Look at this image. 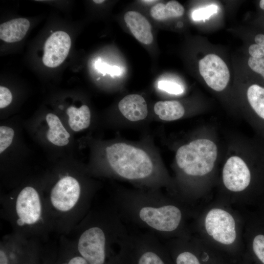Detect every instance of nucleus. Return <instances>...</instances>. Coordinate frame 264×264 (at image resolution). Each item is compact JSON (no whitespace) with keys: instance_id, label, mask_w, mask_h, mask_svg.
Instances as JSON below:
<instances>
[{"instance_id":"2f4dec72","label":"nucleus","mask_w":264,"mask_h":264,"mask_svg":"<svg viewBox=\"0 0 264 264\" xmlns=\"http://www.w3.org/2000/svg\"><path fill=\"white\" fill-rule=\"evenodd\" d=\"M141 1H142V2H144V3H153V2H156V1H157V0H142Z\"/></svg>"},{"instance_id":"20e7f679","label":"nucleus","mask_w":264,"mask_h":264,"mask_svg":"<svg viewBox=\"0 0 264 264\" xmlns=\"http://www.w3.org/2000/svg\"><path fill=\"white\" fill-rule=\"evenodd\" d=\"M106 152L112 171L121 178L143 181L156 176L151 158L141 148L125 143H116L107 147Z\"/></svg>"},{"instance_id":"39448f33","label":"nucleus","mask_w":264,"mask_h":264,"mask_svg":"<svg viewBox=\"0 0 264 264\" xmlns=\"http://www.w3.org/2000/svg\"><path fill=\"white\" fill-rule=\"evenodd\" d=\"M218 156V147L213 141L200 138L180 146L176 160L178 167L190 176H202L213 170Z\"/></svg>"},{"instance_id":"4468645a","label":"nucleus","mask_w":264,"mask_h":264,"mask_svg":"<svg viewBox=\"0 0 264 264\" xmlns=\"http://www.w3.org/2000/svg\"><path fill=\"white\" fill-rule=\"evenodd\" d=\"M29 27V21L23 18L3 22L0 25V38L8 43L20 41L25 36Z\"/></svg>"},{"instance_id":"423d86ee","label":"nucleus","mask_w":264,"mask_h":264,"mask_svg":"<svg viewBox=\"0 0 264 264\" xmlns=\"http://www.w3.org/2000/svg\"><path fill=\"white\" fill-rule=\"evenodd\" d=\"M50 257L37 239L14 233L0 242V264H47Z\"/></svg>"},{"instance_id":"c756f323","label":"nucleus","mask_w":264,"mask_h":264,"mask_svg":"<svg viewBox=\"0 0 264 264\" xmlns=\"http://www.w3.org/2000/svg\"><path fill=\"white\" fill-rule=\"evenodd\" d=\"M255 42L256 44L264 45V35L262 34H257L254 38Z\"/></svg>"},{"instance_id":"473e14b6","label":"nucleus","mask_w":264,"mask_h":264,"mask_svg":"<svg viewBox=\"0 0 264 264\" xmlns=\"http://www.w3.org/2000/svg\"><path fill=\"white\" fill-rule=\"evenodd\" d=\"M93 1L96 3L100 4L104 2L105 0H94Z\"/></svg>"},{"instance_id":"b1692460","label":"nucleus","mask_w":264,"mask_h":264,"mask_svg":"<svg viewBox=\"0 0 264 264\" xmlns=\"http://www.w3.org/2000/svg\"><path fill=\"white\" fill-rule=\"evenodd\" d=\"M95 67L104 76L106 73L113 77L115 75H120L121 73L120 68L117 66H110L108 64L102 62L101 59H98L95 63Z\"/></svg>"},{"instance_id":"c85d7f7f","label":"nucleus","mask_w":264,"mask_h":264,"mask_svg":"<svg viewBox=\"0 0 264 264\" xmlns=\"http://www.w3.org/2000/svg\"><path fill=\"white\" fill-rule=\"evenodd\" d=\"M248 51L251 57L254 58L264 57V44H253L249 46Z\"/></svg>"},{"instance_id":"72a5a7b5","label":"nucleus","mask_w":264,"mask_h":264,"mask_svg":"<svg viewBox=\"0 0 264 264\" xmlns=\"http://www.w3.org/2000/svg\"><path fill=\"white\" fill-rule=\"evenodd\" d=\"M54 257H51L47 264H53V261L54 260Z\"/></svg>"},{"instance_id":"ddd939ff","label":"nucleus","mask_w":264,"mask_h":264,"mask_svg":"<svg viewBox=\"0 0 264 264\" xmlns=\"http://www.w3.org/2000/svg\"><path fill=\"white\" fill-rule=\"evenodd\" d=\"M118 108L122 114L131 121L143 120L148 114L146 102L139 94L126 96L119 102Z\"/></svg>"},{"instance_id":"2eb2a0df","label":"nucleus","mask_w":264,"mask_h":264,"mask_svg":"<svg viewBox=\"0 0 264 264\" xmlns=\"http://www.w3.org/2000/svg\"><path fill=\"white\" fill-rule=\"evenodd\" d=\"M46 121L49 129L46 134L47 139L58 146H64L68 142L70 134L63 126L59 117L49 113L46 115Z\"/></svg>"},{"instance_id":"f3484780","label":"nucleus","mask_w":264,"mask_h":264,"mask_svg":"<svg viewBox=\"0 0 264 264\" xmlns=\"http://www.w3.org/2000/svg\"><path fill=\"white\" fill-rule=\"evenodd\" d=\"M154 111L164 121H171L181 118L185 112L183 106L177 101H159L154 105Z\"/></svg>"},{"instance_id":"a211bd4d","label":"nucleus","mask_w":264,"mask_h":264,"mask_svg":"<svg viewBox=\"0 0 264 264\" xmlns=\"http://www.w3.org/2000/svg\"><path fill=\"white\" fill-rule=\"evenodd\" d=\"M66 113L69 117L68 124L75 132H79L87 128L90 122V111L85 105L77 108L70 106L67 108Z\"/></svg>"},{"instance_id":"1a4fd4ad","label":"nucleus","mask_w":264,"mask_h":264,"mask_svg":"<svg viewBox=\"0 0 264 264\" xmlns=\"http://www.w3.org/2000/svg\"><path fill=\"white\" fill-rule=\"evenodd\" d=\"M200 75L212 89L220 91L227 86L230 73L225 62L218 55L209 54L198 63Z\"/></svg>"},{"instance_id":"f257e3e1","label":"nucleus","mask_w":264,"mask_h":264,"mask_svg":"<svg viewBox=\"0 0 264 264\" xmlns=\"http://www.w3.org/2000/svg\"><path fill=\"white\" fill-rule=\"evenodd\" d=\"M115 207L89 211L75 227L73 243L89 264H121L122 247L129 235Z\"/></svg>"},{"instance_id":"dca6fc26","label":"nucleus","mask_w":264,"mask_h":264,"mask_svg":"<svg viewBox=\"0 0 264 264\" xmlns=\"http://www.w3.org/2000/svg\"><path fill=\"white\" fill-rule=\"evenodd\" d=\"M247 97L259 126L264 131V88L257 84L252 85L247 89Z\"/></svg>"},{"instance_id":"cd10ccee","label":"nucleus","mask_w":264,"mask_h":264,"mask_svg":"<svg viewBox=\"0 0 264 264\" xmlns=\"http://www.w3.org/2000/svg\"><path fill=\"white\" fill-rule=\"evenodd\" d=\"M12 95L10 90L4 87H0V108L8 106L12 102Z\"/></svg>"},{"instance_id":"4be33fe9","label":"nucleus","mask_w":264,"mask_h":264,"mask_svg":"<svg viewBox=\"0 0 264 264\" xmlns=\"http://www.w3.org/2000/svg\"><path fill=\"white\" fill-rule=\"evenodd\" d=\"M218 7L215 5H210L206 7L195 10L192 17L194 21L204 20L208 19L218 11Z\"/></svg>"},{"instance_id":"9d476101","label":"nucleus","mask_w":264,"mask_h":264,"mask_svg":"<svg viewBox=\"0 0 264 264\" xmlns=\"http://www.w3.org/2000/svg\"><path fill=\"white\" fill-rule=\"evenodd\" d=\"M251 172L243 159L236 155L228 158L222 170V180L226 188L233 192L245 189L251 181Z\"/></svg>"},{"instance_id":"0eeeda50","label":"nucleus","mask_w":264,"mask_h":264,"mask_svg":"<svg viewBox=\"0 0 264 264\" xmlns=\"http://www.w3.org/2000/svg\"><path fill=\"white\" fill-rule=\"evenodd\" d=\"M122 250V264H167L160 242L151 232L129 234Z\"/></svg>"},{"instance_id":"9b49d317","label":"nucleus","mask_w":264,"mask_h":264,"mask_svg":"<svg viewBox=\"0 0 264 264\" xmlns=\"http://www.w3.org/2000/svg\"><path fill=\"white\" fill-rule=\"evenodd\" d=\"M71 45L70 38L66 32L57 31L52 33L44 44L42 58L44 64L52 68L60 65L68 54Z\"/></svg>"},{"instance_id":"7c9ffc66","label":"nucleus","mask_w":264,"mask_h":264,"mask_svg":"<svg viewBox=\"0 0 264 264\" xmlns=\"http://www.w3.org/2000/svg\"><path fill=\"white\" fill-rule=\"evenodd\" d=\"M259 5L261 8L264 10V0H261L260 1Z\"/></svg>"},{"instance_id":"a878e982","label":"nucleus","mask_w":264,"mask_h":264,"mask_svg":"<svg viewBox=\"0 0 264 264\" xmlns=\"http://www.w3.org/2000/svg\"><path fill=\"white\" fill-rule=\"evenodd\" d=\"M176 264H200L198 259L189 251H183L178 254Z\"/></svg>"},{"instance_id":"412c9836","label":"nucleus","mask_w":264,"mask_h":264,"mask_svg":"<svg viewBox=\"0 0 264 264\" xmlns=\"http://www.w3.org/2000/svg\"><path fill=\"white\" fill-rule=\"evenodd\" d=\"M14 135V130L7 126L0 127V153H2L11 144Z\"/></svg>"},{"instance_id":"6ab92c4d","label":"nucleus","mask_w":264,"mask_h":264,"mask_svg":"<svg viewBox=\"0 0 264 264\" xmlns=\"http://www.w3.org/2000/svg\"><path fill=\"white\" fill-rule=\"evenodd\" d=\"M183 6L176 0H171L166 4L159 2L153 6L150 10L151 16L156 20H165L183 15Z\"/></svg>"},{"instance_id":"7ed1b4c3","label":"nucleus","mask_w":264,"mask_h":264,"mask_svg":"<svg viewBox=\"0 0 264 264\" xmlns=\"http://www.w3.org/2000/svg\"><path fill=\"white\" fill-rule=\"evenodd\" d=\"M2 205L15 233L39 240L53 230L45 200L33 187H24L15 197L11 196L9 201L2 202Z\"/></svg>"},{"instance_id":"aec40b11","label":"nucleus","mask_w":264,"mask_h":264,"mask_svg":"<svg viewBox=\"0 0 264 264\" xmlns=\"http://www.w3.org/2000/svg\"><path fill=\"white\" fill-rule=\"evenodd\" d=\"M53 264H89L77 251L72 241H64Z\"/></svg>"},{"instance_id":"f8f14e48","label":"nucleus","mask_w":264,"mask_h":264,"mask_svg":"<svg viewBox=\"0 0 264 264\" xmlns=\"http://www.w3.org/2000/svg\"><path fill=\"white\" fill-rule=\"evenodd\" d=\"M124 19L131 32L138 41L145 44L152 43V26L144 16L136 11H129L124 15Z\"/></svg>"},{"instance_id":"f03ea898","label":"nucleus","mask_w":264,"mask_h":264,"mask_svg":"<svg viewBox=\"0 0 264 264\" xmlns=\"http://www.w3.org/2000/svg\"><path fill=\"white\" fill-rule=\"evenodd\" d=\"M115 204L121 217L154 234L176 230L182 219L178 207L163 201L160 196L154 194H127L118 198Z\"/></svg>"},{"instance_id":"6e6552de","label":"nucleus","mask_w":264,"mask_h":264,"mask_svg":"<svg viewBox=\"0 0 264 264\" xmlns=\"http://www.w3.org/2000/svg\"><path fill=\"white\" fill-rule=\"evenodd\" d=\"M205 225L207 233L216 241L230 244L235 241V222L232 215L226 211L219 208L211 209L206 217Z\"/></svg>"},{"instance_id":"393cba45","label":"nucleus","mask_w":264,"mask_h":264,"mask_svg":"<svg viewBox=\"0 0 264 264\" xmlns=\"http://www.w3.org/2000/svg\"><path fill=\"white\" fill-rule=\"evenodd\" d=\"M253 248L257 257L264 264V235L260 234L254 238Z\"/></svg>"},{"instance_id":"5701e85b","label":"nucleus","mask_w":264,"mask_h":264,"mask_svg":"<svg viewBox=\"0 0 264 264\" xmlns=\"http://www.w3.org/2000/svg\"><path fill=\"white\" fill-rule=\"evenodd\" d=\"M158 87L160 90L173 94H180L184 91V88L181 85L169 81L161 80L159 81Z\"/></svg>"},{"instance_id":"bb28decb","label":"nucleus","mask_w":264,"mask_h":264,"mask_svg":"<svg viewBox=\"0 0 264 264\" xmlns=\"http://www.w3.org/2000/svg\"><path fill=\"white\" fill-rule=\"evenodd\" d=\"M248 64L253 71L261 74L264 78V57L254 58L251 56L249 58Z\"/></svg>"}]
</instances>
